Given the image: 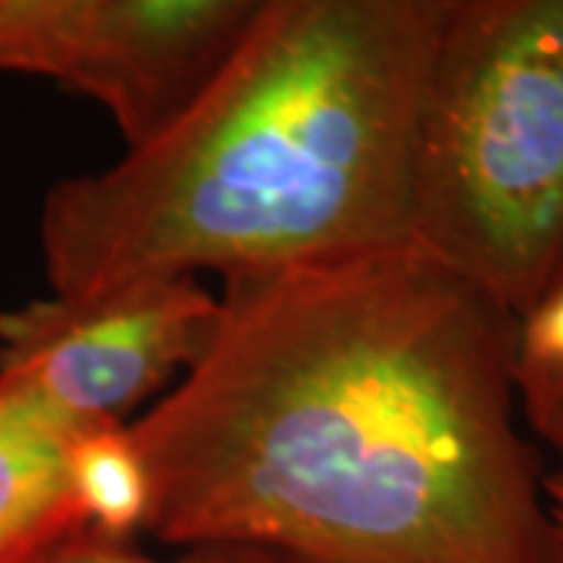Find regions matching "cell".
I'll return each instance as SVG.
<instances>
[{
    "mask_svg": "<svg viewBox=\"0 0 563 563\" xmlns=\"http://www.w3.org/2000/svg\"><path fill=\"white\" fill-rule=\"evenodd\" d=\"M213 339L125 426L141 529L257 563H548L517 320L404 239L222 279Z\"/></svg>",
    "mask_w": 563,
    "mask_h": 563,
    "instance_id": "1",
    "label": "cell"
},
{
    "mask_svg": "<svg viewBox=\"0 0 563 563\" xmlns=\"http://www.w3.org/2000/svg\"><path fill=\"white\" fill-rule=\"evenodd\" d=\"M448 0H261L217 76L110 169L41 207L54 295L222 279L410 239Z\"/></svg>",
    "mask_w": 563,
    "mask_h": 563,
    "instance_id": "2",
    "label": "cell"
},
{
    "mask_svg": "<svg viewBox=\"0 0 563 563\" xmlns=\"http://www.w3.org/2000/svg\"><path fill=\"white\" fill-rule=\"evenodd\" d=\"M410 242L517 325L563 279V0H448Z\"/></svg>",
    "mask_w": 563,
    "mask_h": 563,
    "instance_id": "3",
    "label": "cell"
},
{
    "mask_svg": "<svg viewBox=\"0 0 563 563\" xmlns=\"http://www.w3.org/2000/svg\"><path fill=\"white\" fill-rule=\"evenodd\" d=\"M217 320L220 295L195 276L51 295L0 317V379L81 426H129L201 361Z\"/></svg>",
    "mask_w": 563,
    "mask_h": 563,
    "instance_id": "4",
    "label": "cell"
},
{
    "mask_svg": "<svg viewBox=\"0 0 563 563\" xmlns=\"http://www.w3.org/2000/svg\"><path fill=\"white\" fill-rule=\"evenodd\" d=\"M141 529L125 426L91 429L0 379V563H54L85 536Z\"/></svg>",
    "mask_w": 563,
    "mask_h": 563,
    "instance_id": "5",
    "label": "cell"
},
{
    "mask_svg": "<svg viewBox=\"0 0 563 563\" xmlns=\"http://www.w3.org/2000/svg\"><path fill=\"white\" fill-rule=\"evenodd\" d=\"M117 51V0H0V73L44 76L98 101Z\"/></svg>",
    "mask_w": 563,
    "mask_h": 563,
    "instance_id": "6",
    "label": "cell"
},
{
    "mask_svg": "<svg viewBox=\"0 0 563 563\" xmlns=\"http://www.w3.org/2000/svg\"><path fill=\"white\" fill-rule=\"evenodd\" d=\"M514 383L529 429L554 448L563 466V279L517 325Z\"/></svg>",
    "mask_w": 563,
    "mask_h": 563,
    "instance_id": "7",
    "label": "cell"
},
{
    "mask_svg": "<svg viewBox=\"0 0 563 563\" xmlns=\"http://www.w3.org/2000/svg\"><path fill=\"white\" fill-rule=\"evenodd\" d=\"M54 563H166L157 558H147L135 551L125 539H113V536H85L81 542L69 544L60 558ZM176 563H257L247 561L242 554H225V551H207L203 558H191V561Z\"/></svg>",
    "mask_w": 563,
    "mask_h": 563,
    "instance_id": "8",
    "label": "cell"
},
{
    "mask_svg": "<svg viewBox=\"0 0 563 563\" xmlns=\"http://www.w3.org/2000/svg\"><path fill=\"white\" fill-rule=\"evenodd\" d=\"M544 504H548V529H551L548 563H563V466L544 473Z\"/></svg>",
    "mask_w": 563,
    "mask_h": 563,
    "instance_id": "9",
    "label": "cell"
}]
</instances>
